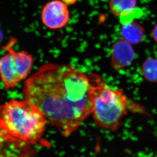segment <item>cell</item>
<instances>
[{
	"label": "cell",
	"mask_w": 157,
	"mask_h": 157,
	"mask_svg": "<svg viewBox=\"0 0 157 157\" xmlns=\"http://www.w3.org/2000/svg\"><path fill=\"white\" fill-rule=\"evenodd\" d=\"M132 45L123 39L114 42L110 51V64L113 70L120 71L129 67L135 58Z\"/></svg>",
	"instance_id": "obj_6"
},
{
	"label": "cell",
	"mask_w": 157,
	"mask_h": 157,
	"mask_svg": "<svg viewBox=\"0 0 157 157\" xmlns=\"http://www.w3.org/2000/svg\"><path fill=\"white\" fill-rule=\"evenodd\" d=\"M121 35L126 42L132 45H137L144 39L145 31L142 26L134 21L122 25Z\"/></svg>",
	"instance_id": "obj_7"
},
{
	"label": "cell",
	"mask_w": 157,
	"mask_h": 157,
	"mask_svg": "<svg viewBox=\"0 0 157 157\" xmlns=\"http://www.w3.org/2000/svg\"><path fill=\"white\" fill-rule=\"evenodd\" d=\"M144 12L142 9L139 8H136L126 12L119 17L120 22L123 25L135 21V19L141 18L143 15Z\"/></svg>",
	"instance_id": "obj_11"
},
{
	"label": "cell",
	"mask_w": 157,
	"mask_h": 157,
	"mask_svg": "<svg viewBox=\"0 0 157 157\" xmlns=\"http://www.w3.org/2000/svg\"><path fill=\"white\" fill-rule=\"evenodd\" d=\"M67 5L74 4L78 0H61Z\"/></svg>",
	"instance_id": "obj_13"
},
{
	"label": "cell",
	"mask_w": 157,
	"mask_h": 157,
	"mask_svg": "<svg viewBox=\"0 0 157 157\" xmlns=\"http://www.w3.org/2000/svg\"><path fill=\"white\" fill-rule=\"evenodd\" d=\"M152 36L155 42L157 43V22L152 30Z\"/></svg>",
	"instance_id": "obj_12"
},
{
	"label": "cell",
	"mask_w": 157,
	"mask_h": 157,
	"mask_svg": "<svg viewBox=\"0 0 157 157\" xmlns=\"http://www.w3.org/2000/svg\"><path fill=\"white\" fill-rule=\"evenodd\" d=\"M30 146L9 141L0 135V157H25Z\"/></svg>",
	"instance_id": "obj_8"
},
{
	"label": "cell",
	"mask_w": 157,
	"mask_h": 157,
	"mask_svg": "<svg viewBox=\"0 0 157 157\" xmlns=\"http://www.w3.org/2000/svg\"><path fill=\"white\" fill-rule=\"evenodd\" d=\"M97 74H86L70 64L48 63L25 80V99L64 136L77 130L92 114L95 97L104 84Z\"/></svg>",
	"instance_id": "obj_1"
},
{
	"label": "cell",
	"mask_w": 157,
	"mask_h": 157,
	"mask_svg": "<svg viewBox=\"0 0 157 157\" xmlns=\"http://www.w3.org/2000/svg\"><path fill=\"white\" fill-rule=\"evenodd\" d=\"M2 38V33L0 31V41L1 40Z\"/></svg>",
	"instance_id": "obj_14"
},
{
	"label": "cell",
	"mask_w": 157,
	"mask_h": 157,
	"mask_svg": "<svg viewBox=\"0 0 157 157\" xmlns=\"http://www.w3.org/2000/svg\"><path fill=\"white\" fill-rule=\"evenodd\" d=\"M41 17L46 27L56 30L67 25L70 19V13L67 5L62 1L53 0L44 6Z\"/></svg>",
	"instance_id": "obj_5"
},
{
	"label": "cell",
	"mask_w": 157,
	"mask_h": 157,
	"mask_svg": "<svg viewBox=\"0 0 157 157\" xmlns=\"http://www.w3.org/2000/svg\"><path fill=\"white\" fill-rule=\"evenodd\" d=\"M47 121L33 104L12 99L0 105V135L12 142L32 145L44 133Z\"/></svg>",
	"instance_id": "obj_2"
},
{
	"label": "cell",
	"mask_w": 157,
	"mask_h": 157,
	"mask_svg": "<svg viewBox=\"0 0 157 157\" xmlns=\"http://www.w3.org/2000/svg\"><path fill=\"white\" fill-rule=\"evenodd\" d=\"M142 76L151 83H157V59L150 58L145 60L141 66Z\"/></svg>",
	"instance_id": "obj_10"
},
{
	"label": "cell",
	"mask_w": 157,
	"mask_h": 157,
	"mask_svg": "<svg viewBox=\"0 0 157 157\" xmlns=\"http://www.w3.org/2000/svg\"><path fill=\"white\" fill-rule=\"evenodd\" d=\"M137 0H110V10L114 15L120 16L135 8Z\"/></svg>",
	"instance_id": "obj_9"
},
{
	"label": "cell",
	"mask_w": 157,
	"mask_h": 157,
	"mask_svg": "<svg viewBox=\"0 0 157 157\" xmlns=\"http://www.w3.org/2000/svg\"><path fill=\"white\" fill-rule=\"evenodd\" d=\"M131 104L122 89L104 83L94 103L92 114L95 125L100 129L116 131L122 125Z\"/></svg>",
	"instance_id": "obj_3"
},
{
	"label": "cell",
	"mask_w": 157,
	"mask_h": 157,
	"mask_svg": "<svg viewBox=\"0 0 157 157\" xmlns=\"http://www.w3.org/2000/svg\"><path fill=\"white\" fill-rule=\"evenodd\" d=\"M15 42L12 39L5 46L7 53L0 58V78L7 91L27 78L34 63L32 55L25 50H14Z\"/></svg>",
	"instance_id": "obj_4"
}]
</instances>
